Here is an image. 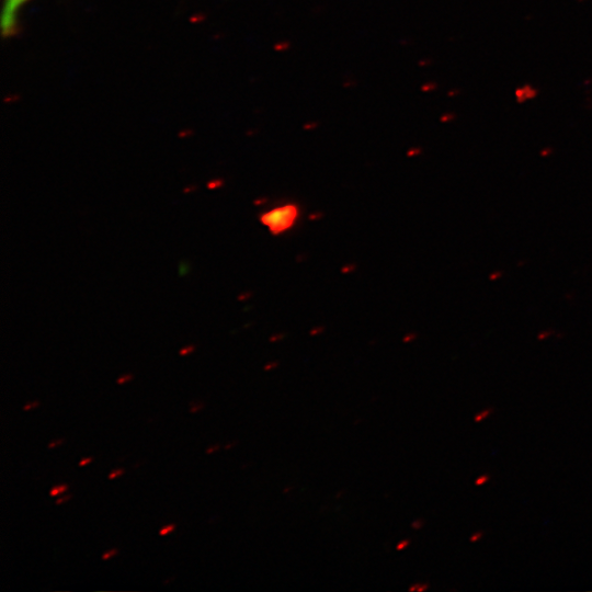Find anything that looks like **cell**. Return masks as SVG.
<instances>
[{
	"label": "cell",
	"mask_w": 592,
	"mask_h": 592,
	"mask_svg": "<svg viewBox=\"0 0 592 592\" xmlns=\"http://www.w3.org/2000/svg\"><path fill=\"white\" fill-rule=\"evenodd\" d=\"M297 214L298 210L296 206L285 205L263 214L261 220L273 234H278L293 226L297 218Z\"/></svg>",
	"instance_id": "1"
},
{
	"label": "cell",
	"mask_w": 592,
	"mask_h": 592,
	"mask_svg": "<svg viewBox=\"0 0 592 592\" xmlns=\"http://www.w3.org/2000/svg\"><path fill=\"white\" fill-rule=\"evenodd\" d=\"M30 1L32 0H2L0 26L3 38H10L18 34L20 12Z\"/></svg>",
	"instance_id": "2"
},
{
	"label": "cell",
	"mask_w": 592,
	"mask_h": 592,
	"mask_svg": "<svg viewBox=\"0 0 592 592\" xmlns=\"http://www.w3.org/2000/svg\"><path fill=\"white\" fill-rule=\"evenodd\" d=\"M493 412L492 409H485L482 411H480L479 413H477L475 417H474V421L475 422H481L482 420H485L486 418H488L491 413Z\"/></svg>",
	"instance_id": "3"
},
{
	"label": "cell",
	"mask_w": 592,
	"mask_h": 592,
	"mask_svg": "<svg viewBox=\"0 0 592 592\" xmlns=\"http://www.w3.org/2000/svg\"><path fill=\"white\" fill-rule=\"evenodd\" d=\"M489 479H490L489 475H487V474L481 475L476 479L475 485L476 486H481V485L486 483Z\"/></svg>",
	"instance_id": "4"
},
{
	"label": "cell",
	"mask_w": 592,
	"mask_h": 592,
	"mask_svg": "<svg viewBox=\"0 0 592 592\" xmlns=\"http://www.w3.org/2000/svg\"><path fill=\"white\" fill-rule=\"evenodd\" d=\"M428 588H429V584H426V583L425 584L417 583L414 585H411L409 588V590L410 591H419V592H421V591H425Z\"/></svg>",
	"instance_id": "5"
},
{
	"label": "cell",
	"mask_w": 592,
	"mask_h": 592,
	"mask_svg": "<svg viewBox=\"0 0 592 592\" xmlns=\"http://www.w3.org/2000/svg\"><path fill=\"white\" fill-rule=\"evenodd\" d=\"M67 489V486H58V487H54L52 490H50V496H57L58 493L65 491Z\"/></svg>",
	"instance_id": "6"
},
{
	"label": "cell",
	"mask_w": 592,
	"mask_h": 592,
	"mask_svg": "<svg viewBox=\"0 0 592 592\" xmlns=\"http://www.w3.org/2000/svg\"><path fill=\"white\" fill-rule=\"evenodd\" d=\"M482 536H483L482 532H476L470 536L469 542L470 543L478 542Z\"/></svg>",
	"instance_id": "7"
},
{
	"label": "cell",
	"mask_w": 592,
	"mask_h": 592,
	"mask_svg": "<svg viewBox=\"0 0 592 592\" xmlns=\"http://www.w3.org/2000/svg\"><path fill=\"white\" fill-rule=\"evenodd\" d=\"M409 544H410L409 539H403V540L398 543L396 548H397V550H402V549L407 548L409 546Z\"/></svg>",
	"instance_id": "8"
},
{
	"label": "cell",
	"mask_w": 592,
	"mask_h": 592,
	"mask_svg": "<svg viewBox=\"0 0 592 592\" xmlns=\"http://www.w3.org/2000/svg\"><path fill=\"white\" fill-rule=\"evenodd\" d=\"M423 526V520H415L411 523V527L414 530H419Z\"/></svg>",
	"instance_id": "9"
},
{
	"label": "cell",
	"mask_w": 592,
	"mask_h": 592,
	"mask_svg": "<svg viewBox=\"0 0 592 592\" xmlns=\"http://www.w3.org/2000/svg\"><path fill=\"white\" fill-rule=\"evenodd\" d=\"M173 530H174V525H168V526L161 528L159 533H160V535H166V534L170 533Z\"/></svg>",
	"instance_id": "10"
},
{
	"label": "cell",
	"mask_w": 592,
	"mask_h": 592,
	"mask_svg": "<svg viewBox=\"0 0 592 592\" xmlns=\"http://www.w3.org/2000/svg\"><path fill=\"white\" fill-rule=\"evenodd\" d=\"M124 471L122 469H117V470H114L110 474L109 478L110 479H113L115 477H117L118 475H122Z\"/></svg>",
	"instance_id": "11"
},
{
	"label": "cell",
	"mask_w": 592,
	"mask_h": 592,
	"mask_svg": "<svg viewBox=\"0 0 592 592\" xmlns=\"http://www.w3.org/2000/svg\"><path fill=\"white\" fill-rule=\"evenodd\" d=\"M115 554H116V550H110V551L105 553L102 558L107 559V558H110L111 556H113Z\"/></svg>",
	"instance_id": "12"
},
{
	"label": "cell",
	"mask_w": 592,
	"mask_h": 592,
	"mask_svg": "<svg viewBox=\"0 0 592 592\" xmlns=\"http://www.w3.org/2000/svg\"><path fill=\"white\" fill-rule=\"evenodd\" d=\"M37 406H38V402H31V403L24 406V410H29V409H32V408L37 407Z\"/></svg>",
	"instance_id": "13"
},
{
	"label": "cell",
	"mask_w": 592,
	"mask_h": 592,
	"mask_svg": "<svg viewBox=\"0 0 592 592\" xmlns=\"http://www.w3.org/2000/svg\"><path fill=\"white\" fill-rule=\"evenodd\" d=\"M130 378H132V376L126 375V376H124V377L118 378V379H117V383H118V384H122V383H125L126 380H128V379H130Z\"/></svg>",
	"instance_id": "14"
},
{
	"label": "cell",
	"mask_w": 592,
	"mask_h": 592,
	"mask_svg": "<svg viewBox=\"0 0 592 592\" xmlns=\"http://www.w3.org/2000/svg\"><path fill=\"white\" fill-rule=\"evenodd\" d=\"M70 497H71V496H69V494L66 496V497H61L60 499H58V500L56 501V503L59 504V503H61V502H65L66 500H69Z\"/></svg>",
	"instance_id": "15"
},
{
	"label": "cell",
	"mask_w": 592,
	"mask_h": 592,
	"mask_svg": "<svg viewBox=\"0 0 592 592\" xmlns=\"http://www.w3.org/2000/svg\"><path fill=\"white\" fill-rule=\"evenodd\" d=\"M60 443H61V440H56V441H54V442H52V443L49 444V447H54V446H56V445H58V444H60Z\"/></svg>",
	"instance_id": "16"
},
{
	"label": "cell",
	"mask_w": 592,
	"mask_h": 592,
	"mask_svg": "<svg viewBox=\"0 0 592 592\" xmlns=\"http://www.w3.org/2000/svg\"><path fill=\"white\" fill-rule=\"evenodd\" d=\"M90 460H91V458H83V459L80 462V466L86 465V464L89 463Z\"/></svg>",
	"instance_id": "17"
},
{
	"label": "cell",
	"mask_w": 592,
	"mask_h": 592,
	"mask_svg": "<svg viewBox=\"0 0 592 592\" xmlns=\"http://www.w3.org/2000/svg\"><path fill=\"white\" fill-rule=\"evenodd\" d=\"M217 448H218V446H214V447H212V448H208V449H207V453H213V451H215V449H217Z\"/></svg>",
	"instance_id": "18"
}]
</instances>
